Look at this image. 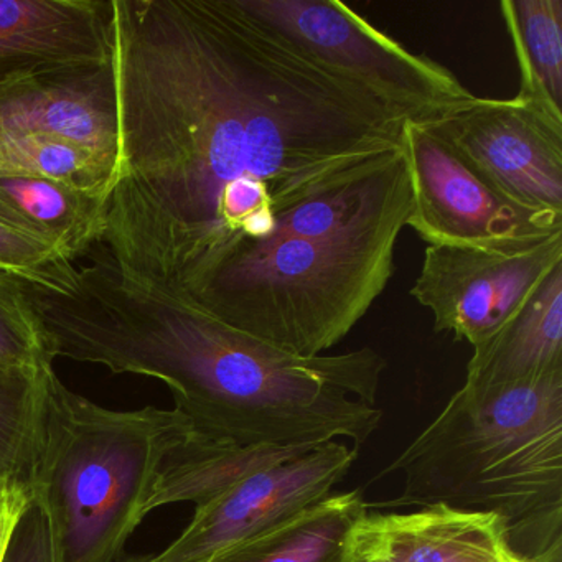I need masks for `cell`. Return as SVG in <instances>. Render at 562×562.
<instances>
[{"mask_svg":"<svg viewBox=\"0 0 562 562\" xmlns=\"http://www.w3.org/2000/svg\"><path fill=\"white\" fill-rule=\"evenodd\" d=\"M117 172L103 241L195 302L295 209L401 150L409 114L321 67L235 0H111Z\"/></svg>","mask_w":562,"mask_h":562,"instance_id":"1","label":"cell"},{"mask_svg":"<svg viewBox=\"0 0 562 562\" xmlns=\"http://www.w3.org/2000/svg\"><path fill=\"white\" fill-rule=\"evenodd\" d=\"M55 358L167 384L196 439L355 449L380 429L376 350L299 357L124 271L104 249L64 292L24 285Z\"/></svg>","mask_w":562,"mask_h":562,"instance_id":"2","label":"cell"},{"mask_svg":"<svg viewBox=\"0 0 562 562\" xmlns=\"http://www.w3.org/2000/svg\"><path fill=\"white\" fill-rule=\"evenodd\" d=\"M391 473L404 475L401 495L368 506L493 513L516 554L562 562V371L460 387L380 476Z\"/></svg>","mask_w":562,"mask_h":562,"instance_id":"3","label":"cell"},{"mask_svg":"<svg viewBox=\"0 0 562 562\" xmlns=\"http://www.w3.org/2000/svg\"><path fill=\"white\" fill-rule=\"evenodd\" d=\"M193 436L179 409L117 411L45 373L25 485L44 506L58 562H116L150 515L167 460Z\"/></svg>","mask_w":562,"mask_h":562,"instance_id":"4","label":"cell"},{"mask_svg":"<svg viewBox=\"0 0 562 562\" xmlns=\"http://www.w3.org/2000/svg\"><path fill=\"white\" fill-rule=\"evenodd\" d=\"M409 173L337 232L281 236L229 262L193 304L299 357L340 344L394 276Z\"/></svg>","mask_w":562,"mask_h":562,"instance_id":"5","label":"cell"},{"mask_svg":"<svg viewBox=\"0 0 562 562\" xmlns=\"http://www.w3.org/2000/svg\"><path fill=\"white\" fill-rule=\"evenodd\" d=\"M251 21L315 64L424 120L472 100L459 78L413 54L337 0H235Z\"/></svg>","mask_w":562,"mask_h":562,"instance_id":"6","label":"cell"},{"mask_svg":"<svg viewBox=\"0 0 562 562\" xmlns=\"http://www.w3.org/2000/svg\"><path fill=\"white\" fill-rule=\"evenodd\" d=\"M401 153L411 183L406 226L427 246L512 248L562 233V215L499 195L423 121L404 123Z\"/></svg>","mask_w":562,"mask_h":562,"instance_id":"7","label":"cell"},{"mask_svg":"<svg viewBox=\"0 0 562 562\" xmlns=\"http://www.w3.org/2000/svg\"><path fill=\"white\" fill-rule=\"evenodd\" d=\"M419 121L499 195L562 215V114L516 94L473 97Z\"/></svg>","mask_w":562,"mask_h":562,"instance_id":"8","label":"cell"},{"mask_svg":"<svg viewBox=\"0 0 562 562\" xmlns=\"http://www.w3.org/2000/svg\"><path fill=\"white\" fill-rule=\"evenodd\" d=\"M562 262V233L512 248L427 246L411 288L434 330L479 347L515 317Z\"/></svg>","mask_w":562,"mask_h":562,"instance_id":"9","label":"cell"},{"mask_svg":"<svg viewBox=\"0 0 562 562\" xmlns=\"http://www.w3.org/2000/svg\"><path fill=\"white\" fill-rule=\"evenodd\" d=\"M360 450L328 442L259 470L195 506L192 519L150 562H209L325 498L348 475Z\"/></svg>","mask_w":562,"mask_h":562,"instance_id":"10","label":"cell"},{"mask_svg":"<svg viewBox=\"0 0 562 562\" xmlns=\"http://www.w3.org/2000/svg\"><path fill=\"white\" fill-rule=\"evenodd\" d=\"M47 134L117 159L113 60L0 71V137Z\"/></svg>","mask_w":562,"mask_h":562,"instance_id":"11","label":"cell"},{"mask_svg":"<svg viewBox=\"0 0 562 562\" xmlns=\"http://www.w3.org/2000/svg\"><path fill=\"white\" fill-rule=\"evenodd\" d=\"M341 562H528L493 513L429 505L367 512L350 526Z\"/></svg>","mask_w":562,"mask_h":562,"instance_id":"12","label":"cell"},{"mask_svg":"<svg viewBox=\"0 0 562 562\" xmlns=\"http://www.w3.org/2000/svg\"><path fill=\"white\" fill-rule=\"evenodd\" d=\"M113 9L104 0H0V67L108 64Z\"/></svg>","mask_w":562,"mask_h":562,"instance_id":"13","label":"cell"},{"mask_svg":"<svg viewBox=\"0 0 562 562\" xmlns=\"http://www.w3.org/2000/svg\"><path fill=\"white\" fill-rule=\"evenodd\" d=\"M562 371V262L521 311L473 348L463 386L483 391L541 380Z\"/></svg>","mask_w":562,"mask_h":562,"instance_id":"14","label":"cell"},{"mask_svg":"<svg viewBox=\"0 0 562 562\" xmlns=\"http://www.w3.org/2000/svg\"><path fill=\"white\" fill-rule=\"evenodd\" d=\"M367 509L358 490L331 492L209 562H341L345 536Z\"/></svg>","mask_w":562,"mask_h":562,"instance_id":"15","label":"cell"},{"mask_svg":"<svg viewBox=\"0 0 562 562\" xmlns=\"http://www.w3.org/2000/svg\"><path fill=\"white\" fill-rule=\"evenodd\" d=\"M311 449L315 447H241L206 442L192 436L164 465L150 498L149 512L177 503L200 505L239 480Z\"/></svg>","mask_w":562,"mask_h":562,"instance_id":"16","label":"cell"},{"mask_svg":"<svg viewBox=\"0 0 562 562\" xmlns=\"http://www.w3.org/2000/svg\"><path fill=\"white\" fill-rule=\"evenodd\" d=\"M0 203L50 236L71 262L103 241L106 232L110 196L55 180L0 177Z\"/></svg>","mask_w":562,"mask_h":562,"instance_id":"17","label":"cell"},{"mask_svg":"<svg viewBox=\"0 0 562 562\" xmlns=\"http://www.w3.org/2000/svg\"><path fill=\"white\" fill-rule=\"evenodd\" d=\"M516 64L519 97L562 114V0L499 2Z\"/></svg>","mask_w":562,"mask_h":562,"instance_id":"18","label":"cell"},{"mask_svg":"<svg viewBox=\"0 0 562 562\" xmlns=\"http://www.w3.org/2000/svg\"><path fill=\"white\" fill-rule=\"evenodd\" d=\"M117 159L64 137L47 134L0 137V177H24L67 183L111 196Z\"/></svg>","mask_w":562,"mask_h":562,"instance_id":"19","label":"cell"},{"mask_svg":"<svg viewBox=\"0 0 562 562\" xmlns=\"http://www.w3.org/2000/svg\"><path fill=\"white\" fill-rule=\"evenodd\" d=\"M50 368L0 367V475L25 482L34 449L44 378Z\"/></svg>","mask_w":562,"mask_h":562,"instance_id":"20","label":"cell"},{"mask_svg":"<svg viewBox=\"0 0 562 562\" xmlns=\"http://www.w3.org/2000/svg\"><path fill=\"white\" fill-rule=\"evenodd\" d=\"M0 269L35 288L64 292L74 284V262L60 246L0 203Z\"/></svg>","mask_w":562,"mask_h":562,"instance_id":"21","label":"cell"},{"mask_svg":"<svg viewBox=\"0 0 562 562\" xmlns=\"http://www.w3.org/2000/svg\"><path fill=\"white\" fill-rule=\"evenodd\" d=\"M55 357L29 304L24 281L0 269V367L44 370Z\"/></svg>","mask_w":562,"mask_h":562,"instance_id":"22","label":"cell"},{"mask_svg":"<svg viewBox=\"0 0 562 562\" xmlns=\"http://www.w3.org/2000/svg\"><path fill=\"white\" fill-rule=\"evenodd\" d=\"M0 562H58L44 506L32 496Z\"/></svg>","mask_w":562,"mask_h":562,"instance_id":"23","label":"cell"},{"mask_svg":"<svg viewBox=\"0 0 562 562\" xmlns=\"http://www.w3.org/2000/svg\"><path fill=\"white\" fill-rule=\"evenodd\" d=\"M31 502L32 493L24 482L14 476L0 475V561L19 519Z\"/></svg>","mask_w":562,"mask_h":562,"instance_id":"24","label":"cell"},{"mask_svg":"<svg viewBox=\"0 0 562 562\" xmlns=\"http://www.w3.org/2000/svg\"><path fill=\"white\" fill-rule=\"evenodd\" d=\"M116 562H150V554H124Z\"/></svg>","mask_w":562,"mask_h":562,"instance_id":"25","label":"cell"}]
</instances>
